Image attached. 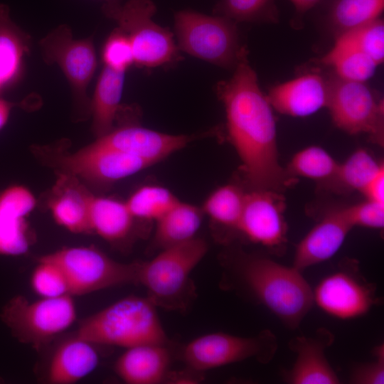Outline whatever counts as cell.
I'll return each instance as SVG.
<instances>
[{
    "instance_id": "obj_1",
    "label": "cell",
    "mask_w": 384,
    "mask_h": 384,
    "mask_svg": "<svg viewBox=\"0 0 384 384\" xmlns=\"http://www.w3.org/2000/svg\"><path fill=\"white\" fill-rule=\"evenodd\" d=\"M232 76L218 82L215 92L225 112L227 136L240 160L250 189L278 192L295 183L279 162L276 123L267 95L242 46Z\"/></svg>"
},
{
    "instance_id": "obj_2",
    "label": "cell",
    "mask_w": 384,
    "mask_h": 384,
    "mask_svg": "<svg viewBox=\"0 0 384 384\" xmlns=\"http://www.w3.org/2000/svg\"><path fill=\"white\" fill-rule=\"evenodd\" d=\"M227 267L233 285L267 308L289 329H297L313 306V289L302 272L293 266L240 252Z\"/></svg>"
},
{
    "instance_id": "obj_3",
    "label": "cell",
    "mask_w": 384,
    "mask_h": 384,
    "mask_svg": "<svg viewBox=\"0 0 384 384\" xmlns=\"http://www.w3.org/2000/svg\"><path fill=\"white\" fill-rule=\"evenodd\" d=\"M75 335L95 345L124 348L168 341L156 305L147 297L136 295L119 299L82 319Z\"/></svg>"
},
{
    "instance_id": "obj_4",
    "label": "cell",
    "mask_w": 384,
    "mask_h": 384,
    "mask_svg": "<svg viewBox=\"0 0 384 384\" xmlns=\"http://www.w3.org/2000/svg\"><path fill=\"white\" fill-rule=\"evenodd\" d=\"M207 251V242L196 237L161 250L151 260L137 262V284L146 288L147 297L156 307L181 309L191 274Z\"/></svg>"
},
{
    "instance_id": "obj_5",
    "label": "cell",
    "mask_w": 384,
    "mask_h": 384,
    "mask_svg": "<svg viewBox=\"0 0 384 384\" xmlns=\"http://www.w3.org/2000/svg\"><path fill=\"white\" fill-rule=\"evenodd\" d=\"M237 24L220 16L178 11L174 14L177 46L193 57L233 70L243 46Z\"/></svg>"
},
{
    "instance_id": "obj_6",
    "label": "cell",
    "mask_w": 384,
    "mask_h": 384,
    "mask_svg": "<svg viewBox=\"0 0 384 384\" xmlns=\"http://www.w3.org/2000/svg\"><path fill=\"white\" fill-rule=\"evenodd\" d=\"M102 10L127 35L137 65L156 68L181 59L173 33L154 21L156 6L151 0H127Z\"/></svg>"
},
{
    "instance_id": "obj_7",
    "label": "cell",
    "mask_w": 384,
    "mask_h": 384,
    "mask_svg": "<svg viewBox=\"0 0 384 384\" xmlns=\"http://www.w3.org/2000/svg\"><path fill=\"white\" fill-rule=\"evenodd\" d=\"M76 315L70 294L33 301L17 295L4 306L0 314L14 337L36 350L68 329L76 320Z\"/></svg>"
},
{
    "instance_id": "obj_8",
    "label": "cell",
    "mask_w": 384,
    "mask_h": 384,
    "mask_svg": "<svg viewBox=\"0 0 384 384\" xmlns=\"http://www.w3.org/2000/svg\"><path fill=\"white\" fill-rule=\"evenodd\" d=\"M41 257L62 270L72 296L137 284V262H117L92 246L66 247Z\"/></svg>"
},
{
    "instance_id": "obj_9",
    "label": "cell",
    "mask_w": 384,
    "mask_h": 384,
    "mask_svg": "<svg viewBox=\"0 0 384 384\" xmlns=\"http://www.w3.org/2000/svg\"><path fill=\"white\" fill-rule=\"evenodd\" d=\"M277 349V338L269 329L249 337L215 332L190 341L183 349L182 358L187 367L203 373L250 358L267 364Z\"/></svg>"
},
{
    "instance_id": "obj_10",
    "label": "cell",
    "mask_w": 384,
    "mask_h": 384,
    "mask_svg": "<svg viewBox=\"0 0 384 384\" xmlns=\"http://www.w3.org/2000/svg\"><path fill=\"white\" fill-rule=\"evenodd\" d=\"M327 107L335 125L351 134L365 133L375 142H383V100L364 82L329 78Z\"/></svg>"
},
{
    "instance_id": "obj_11",
    "label": "cell",
    "mask_w": 384,
    "mask_h": 384,
    "mask_svg": "<svg viewBox=\"0 0 384 384\" xmlns=\"http://www.w3.org/2000/svg\"><path fill=\"white\" fill-rule=\"evenodd\" d=\"M44 60L57 64L72 92L78 117L90 114L87 88L97 68V58L92 38L75 40L67 25H60L40 41Z\"/></svg>"
},
{
    "instance_id": "obj_12",
    "label": "cell",
    "mask_w": 384,
    "mask_h": 384,
    "mask_svg": "<svg viewBox=\"0 0 384 384\" xmlns=\"http://www.w3.org/2000/svg\"><path fill=\"white\" fill-rule=\"evenodd\" d=\"M313 299L323 311L339 319H352L380 304L376 285L362 274L359 263L345 258L313 290Z\"/></svg>"
},
{
    "instance_id": "obj_13",
    "label": "cell",
    "mask_w": 384,
    "mask_h": 384,
    "mask_svg": "<svg viewBox=\"0 0 384 384\" xmlns=\"http://www.w3.org/2000/svg\"><path fill=\"white\" fill-rule=\"evenodd\" d=\"M60 172L98 186H108L151 166L142 159L92 142L78 151L53 159Z\"/></svg>"
},
{
    "instance_id": "obj_14",
    "label": "cell",
    "mask_w": 384,
    "mask_h": 384,
    "mask_svg": "<svg viewBox=\"0 0 384 384\" xmlns=\"http://www.w3.org/2000/svg\"><path fill=\"white\" fill-rule=\"evenodd\" d=\"M285 204L279 192L252 189L246 193L237 231L252 242L274 252L282 251L287 242Z\"/></svg>"
},
{
    "instance_id": "obj_15",
    "label": "cell",
    "mask_w": 384,
    "mask_h": 384,
    "mask_svg": "<svg viewBox=\"0 0 384 384\" xmlns=\"http://www.w3.org/2000/svg\"><path fill=\"white\" fill-rule=\"evenodd\" d=\"M195 139L193 135L171 134L129 123L114 126L93 142L142 159L152 165L183 149Z\"/></svg>"
},
{
    "instance_id": "obj_16",
    "label": "cell",
    "mask_w": 384,
    "mask_h": 384,
    "mask_svg": "<svg viewBox=\"0 0 384 384\" xmlns=\"http://www.w3.org/2000/svg\"><path fill=\"white\" fill-rule=\"evenodd\" d=\"M335 341L328 329L319 328L311 336H297L288 343L296 354L292 366L283 370V380L289 384H338L341 380L326 356Z\"/></svg>"
},
{
    "instance_id": "obj_17",
    "label": "cell",
    "mask_w": 384,
    "mask_h": 384,
    "mask_svg": "<svg viewBox=\"0 0 384 384\" xmlns=\"http://www.w3.org/2000/svg\"><path fill=\"white\" fill-rule=\"evenodd\" d=\"M36 204L35 196L23 186L0 191V255L18 256L28 252L32 238L26 217Z\"/></svg>"
},
{
    "instance_id": "obj_18",
    "label": "cell",
    "mask_w": 384,
    "mask_h": 384,
    "mask_svg": "<svg viewBox=\"0 0 384 384\" xmlns=\"http://www.w3.org/2000/svg\"><path fill=\"white\" fill-rule=\"evenodd\" d=\"M329 96V78L316 73L277 84L267 94L273 110L294 117L309 116L326 107Z\"/></svg>"
},
{
    "instance_id": "obj_19",
    "label": "cell",
    "mask_w": 384,
    "mask_h": 384,
    "mask_svg": "<svg viewBox=\"0 0 384 384\" xmlns=\"http://www.w3.org/2000/svg\"><path fill=\"white\" fill-rule=\"evenodd\" d=\"M78 177L59 172L48 205L53 219L60 226L76 234L92 233L90 208L93 194Z\"/></svg>"
},
{
    "instance_id": "obj_20",
    "label": "cell",
    "mask_w": 384,
    "mask_h": 384,
    "mask_svg": "<svg viewBox=\"0 0 384 384\" xmlns=\"http://www.w3.org/2000/svg\"><path fill=\"white\" fill-rule=\"evenodd\" d=\"M351 229L341 209L328 212L297 244L292 266L302 272L329 260Z\"/></svg>"
},
{
    "instance_id": "obj_21",
    "label": "cell",
    "mask_w": 384,
    "mask_h": 384,
    "mask_svg": "<svg viewBox=\"0 0 384 384\" xmlns=\"http://www.w3.org/2000/svg\"><path fill=\"white\" fill-rule=\"evenodd\" d=\"M116 360V374L128 384H157L166 380L171 361L166 344L145 343L125 348Z\"/></svg>"
},
{
    "instance_id": "obj_22",
    "label": "cell",
    "mask_w": 384,
    "mask_h": 384,
    "mask_svg": "<svg viewBox=\"0 0 384 384\" xmlns=\"http://www.w3.org/2000/svg\"><path fill=\"white\" fill-rule=\"evenodd\" d=\"M98 362L95 344L75 334L54 351L47 370V381L51 384L76 383L90 374Z\"/></svg>"
},
{
    "instance_id": "obj_23",
    "label": "cell",
    "mask_w": 384,
    "mask_h": 384,
    "mask_svg": "<svg viewBox=\"0 0 384 384\" xmlns=\"http://www.w3.org/2000/svg\"><path fill=\"white\" fill-rule=\"evenodd\" d=\"M124 73L104 66L90 101L92 130L100 137L115 126L120 109Z\"/></svg>"
},
{
    "instance_id": "obj_24",
    "label": "cell",
    "mask_w": 384,
    "mask_h": 384,
    "mask_svg": "<svg viewBox=\"0 0 384 384\" xmlns=\"http://www.w3.org/2000/svg\"><path fill=\"white\" fill-rule=\"evenodd\" d=\"M136 220L125 202L108 197L93 196L90 208V223L92 233L105 240L117 244L132 234Z\"/></svg>"
},
{
    "instance_id": "obj_25",
    "label": "cell",
    "mask_w": 384,
    "mask_h": 384,
    "mask_svg": "<svg viewBox=\"0 0 384 384\" xmlns=\"http://www.w3.org/2000/svg\"><path fill=\"white\" fill-rule=\"evenodd\" d=\"M203 215L201 208L179 201L156 220L154 247L161 250L196 238Z\"/></svg>"
},
{
    "instance_id": "obj_26",
    "label": "cell",
    "mask_w": 384,
    "mask_h": 384,
    "mask_svg": "<svg viewBox=\"0 0 384 384\" xmlns=\"http://www.w3.org/2000/svg\"><path fill=\"white\" fill-rule=\"evenodd\" d=\"M384 10V0H328L324 21L336 37L370 23Z\"/></svg>"
},
{
    "instance_id": "obj_27",
    "label": "cell",
    "mask_w": 384,
    "mask_h": 384,
    "mask_svg": "<svg viewBox=\"0 0 384 384\" xmlns=\"http://www.w3.org/2000/svg\"><path fill=\"white\" fill-rule=\"evenodd\" d=\"M29 38L11 21L8 6L0 4V85L12 83L19 75Z\"/></svg>"
},
{
    "instance_id": "obj_28",
    "label": "cell",
    "mask_w": 384,
    "mask_h": 384,
    "mask_svg": "<svg viewBox=\"0 0 384 384\" xmlns=\"http://www.w3.org/2000/svg\"><path fill=\"white\" fill-rule=\"evenodd\" d=\"M321 62L340 78L364 82L375 75L379 66L367 54L338 38Z\"/></svg>"
},
{
    "instance_id": "obj_29",
    "label": "cell",
    "mask_w": 384,
    "mask_h": 384,
    "mask_svg": "<svg viewBox=\"0 0 384 384\" xmlns=\"http://www.w3.org/2000/svg\"><path fill=\"white\" fill-rule=\"evenodd\" d=\"M383 167L368 151L358 149L343 163L327 184L341 192H362L373 176Z\"/></svg>"
},
{
    "instance_id": "obj_30",
    "label": "cell",
    "mask_w": 384,
    "mask_h": 384,
    "mask_svg": "<svg viewBox=\"0 0 384 384\" xmlns=\"http://www.w3.org/2000/svg\"><path fill=\"white\" fill-rule=\"evenodd\" d=\"M246 193L237 185L226 184L214 190L201 208L215 223L237 231Z\"/></svg>"
},
{
    "instance_id": "obj_31",
    "label": "cell",
    "mask_w": 384,
    "mask_h": 384,
    "mask_svg": "<svg viewBox=\"0 0 384 384\" xmlns=\"http://www.w3.org/2000/svg\"><path fill=\"white\" fill-rule=\"evenodd\" d=\"M338 164L323 148L311 146L296 153L286 171L294 178L300 176L328 184L334 177Z\"/></svg>"
},
{
    "instance_id": "obj_32",
    "label": "cell",
    "mask_w": 384,
    "mask_h": 384,
    "mask_svg": "<svg viewBox=\"0 0 384 384\" xmlns=\"http://www.w3.org/2000/svg\"><path fill=\"white\" fill-rule=\"evenodd\" d=\"M179 200L168 188L155 185H146L137 189L125 203L136 220L156 221Z\"/></svg>"
},
{
    "instance_id": "obj_33",
    "label": "cell",
    "mask_w": 384,
    "mask_h": 384,
    "mask_svg": "<svg viewBox=\"0 0 384 384\" xmlns=\"http://www.w3.org/2000/svg\"><path fill=\"white\" fill-rule=\"evenodd\" d=\"M213 14L240 22L274 23L279 20L276 0H219Z\"/></svg>"
},
{
    "instance_id": "obj_34",
    "label": "cell",
    "mask_w": 384,
    "mask_h": 384,
    "mask_svg": "<svg viewBox=\"0 0 384 384\" xmlns=\"http://www.w3.org/2000/svg\"><path fill=\"white\" fill-rule=\"evenodd\" d=\"M336 38L365 53L379 65L384 60V21L381 17Z\"/></svg>"
},
{
    "instance_id": "obj_35",
    "label": "cell",
    "mask_w": 384,
    "mask_h": 384,
    "mask_svg": "<svg viewBox=\"0 0 384 384\" xmlns=\"http://www.w3.org/2000/svg\"><path fill=\"white\" fill-rule=\"evenodd\" d=\"M33 270L31 284L40 297L55 298L70 294L67 278L62 270L54 262L41 257Z\"/></svg>"
},
{
    "instance_id": "obj_36",
    "label": "cell",
    "mask_w": 384,
    "mask_h": 384,
    "mask_svg": "<svg viewBox=\"0 0 384 384\" xmlns=\"http://www.w3.org/2000/svg\"><path fill=\"white\" fill-rule=\"evenodd\" d=\"M105 65L119 72L134 64V54L127 35L117 27L107 38L102 49Z\"/></svg>"
},
{
    "instance_id": "obj_37",
    "label": "cell",
    "mask_w": 384,
    "mask_h": 384,
    "mask_svg": "<svg viewBox=\"0 0 384 384\" xmlns=\"http://www.w3.org/2000/svg\"><path fill=\"white\" fill-rule=\"evenodd\" d=\"M341 210L352 228L380 230L384 227V203L366 199Z\"/></svg>"
},
{
    "instance_id": "obj_38",
    "label": "cell",
    "mask_w": 384,
    "mask_h": 384,
    "mask_svg": "<svg viewBox=\"0 0 384 384\" xmlns=\"http://www.w3.org/2000/svg\"><path fill=\"white\" fill-rule=\"evenodd\" d=\"M372 354L374 360L370 362L356 363L352 366L348 378L352 384L384 383V344L375 346Z\"/></svg>"
},
{
    "instance_id": "obj_39",
    "label": "cell",
    "mask_w": 384,
    "mask_h": 384,
    "mask_svg": "<svg viewBox=\"0 0 384 384\" xmlns=\"http://www.w3.org/2000/svg\"><path fill=\"white\" fill-rule=\"evenodd\" d=\"M366 199L384 203V168L369 181L361 192Z\"/></svg>"
},
{
    "instance_id": "obj_40",
    "label": "cell",
    "mask_w": 384,
    "mask_h": 384,
    "mask_svg": "<svg viewBox=\"0 0 384 384\" xmlns=\"http://www.w3.org/2000/svg\"><path fill=\"white\" fill-rule=\"evenodd\" d=\"M294 8V14L292 22L299 26L302 23L304 16L313 8L319 5L324 0H289Z\"/></svg>"
},
{
    "instance_id": "obj_41",
    "label": "cell",
    "mask_w": 384,
    "mask_h": 384,
    "mask_svg": "<svg viewBox=\"0 0 384 384\" xmlns=\"http://www.w3.org/2000/svg\"><path fill=\"white\" fill-rule=\"evenodd\" d=\"M187 368L188 370H184L169 371L166 379L174 383H197L201 379L199 375L202 373Z\"/></svg>"
},
{
    "instance_id": "obj_42",
    "label": "cell",
    "mask_w": 384,
    "mask_h": 384,
    "mask_svg": "<svg viewBox=\"0 0 384 384\" xmlns=\"http://www.w3.org/2000/svg\"><path fill=\"white\" fill-rule=\"evenodd\" d=\"M14 103L0 99V130L6 124Z\"/></svg>"
},
{
    "instance_id": "obj_43",
    "label": "cell",
    "mask_w": 384,
    "mask_h": 384,
    "mask_svg": "<svg viewBox=\"0 0 384 384\" xmlns=\"http://www.w3.org/2000/svg\"><path fill=\"white\" fill-rule=\"evenodd\" d=\"M103 4L102 7L114 6L122 4L121 0H101Z\"/></svg>"
},
{
    "instance_id": "obj_44",
    "label": "cell",
    "mask_w": 384,
    "mask_h": 384,
    "mask_svg": "<svg viewBox=\"0 0 384 384\" xmlns=\"http://www.w3.org/2000/svg\"><path fill=\"white\" fill-rule=\"evenodd\" d=\"M1 85H0V88H1Z\"/></svg>"
}]
</instances>
